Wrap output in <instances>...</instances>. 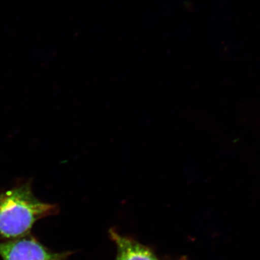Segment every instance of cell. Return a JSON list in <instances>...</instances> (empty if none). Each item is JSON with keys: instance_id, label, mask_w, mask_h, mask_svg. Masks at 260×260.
I'll return each mask as SVG.
<instances>
[{"instance_id": "1", "label": "cell", "mask_w": 260, "mask_h": 260, "mask_svg": "<svg viewBox=\"0 0 260 260\" xmlns=\"http://www.w3.org/2000/svg\"><path fill=\"white\" fill-rule=\"evenodd\" d=\"M57 213V205L38 200L29 184L5 191L0 195V241L28 236L37 220Z\"/></svg>"}, {"instance_id": "2", "label": "cell", "mask_w": 260, "mask_h": 260, "mask_svg": "<svg viewBox=\"0 0 260 260\" xmlns=\"http://www.w3.org/2000/svg\"><path fill=\"white\" fill-rule=\"evenodd\" d=\"M72 252H54L30 234L13 240L0 241L3 260H68Z\"/></svg>"}, {"instance_id": "3", "label": "cell", "mask_w": 260, "mask_h": 260, "mask_svg": "<svg viewBox=\"0 0 260 260\" xmlns=\"http://www.w3.org/2000/svg\"><path fill=\"white\" fill-rule=\"evenodd\" d=\"M109 234L116 246L114 260H160L150 247L135 239L121 235L113 229Z\"/></svg>"}]
</instances>
